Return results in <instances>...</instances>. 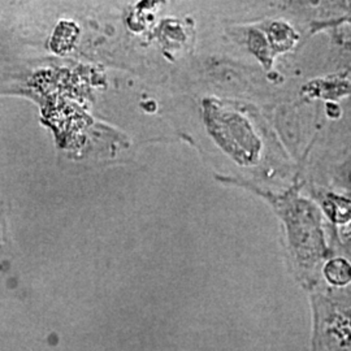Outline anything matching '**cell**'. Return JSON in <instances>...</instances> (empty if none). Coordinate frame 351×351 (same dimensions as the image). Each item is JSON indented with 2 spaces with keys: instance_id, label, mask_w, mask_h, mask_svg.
<instances>
[{
  "instance_id": "2",
  "label": "cell",
  "mask_w": 351,
  "mask_h": 351,
  "mask_svg": "<svg viewBox=\"0 0 351 351\" xmlns=\"http://www.w3.org/2000/svg\"><path fill=\"white\" fill-rule=\"evenodd\" d=\"M326 277L335 284H345L350 280L351 269L345 261H332L326 269Z\"/></svg>"
},
{
  "instance_id": "1",
  "label": "cell",
  "mask_w": 351,
  "mask_h": 351,
  "mask_svg": "<svg viewBox=\"0 0 351 351\" xmlns=\"http://www.w3.org/2000/svg\"><path fill=\"white\" fill-rule=\"evenodd\" d=\"M236 186L250 190L272 207L284 226L290 252L297 263L310 268L324 256V213L311 195L302 193L303 181H295L282 190L251 185Z\"/></svg>"
}]
</instances>
